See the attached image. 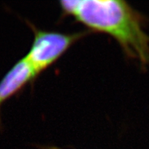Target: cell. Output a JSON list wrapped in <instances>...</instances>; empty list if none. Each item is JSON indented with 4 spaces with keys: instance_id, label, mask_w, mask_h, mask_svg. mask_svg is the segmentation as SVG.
I'll list each match as a JSON object with an SVG mask.
<instances>
[{
    "instance_id": "7a4b0ae2",
    "label": "cell",
    "mask_w": 149,
    "mask_h": 149,
    "mask_svg": "<svg viewBox=\"0 0 149 149\" xmlns=\"http://www.w3.org/2000/svg\"><path fill=\"white\" fill-rule=\"evenodd\" d=\"M32 28L34 38L26 57L37 75L53 65L74 42L86 34V32L62 33L37 29L34 27Z\"/></svg>"
},
{
    "instance_id": "3957f363",
    "label": "cell",
    "mask_w": 149,
    "mask_h": 149,
    "mask_svg": "<svg viewBox=\"0 0 149 149\" xmlns=\"http://www.w3.org/2000/svg\"><path fill=\"white\" fill-rule=\"evenodd\" d=\"M37 76V74L25 56L18 60L0 81V131L2 130L1 117L2 104L19 92L26 84L31 82Z\"/></svg>"
},
{
    "instance_id": "6da1fadb",
    "label": "cell",
    "mask_w": 149,
    "mask_h": 149,
    "mask_svg": "<svg viewBox=\"0 0 149 149\" xmlns=\"http://www.w3.org/2000/svg\"><path fill=\"white\" fill-rule=\"evenodd\" d=\"M59 4L64 14L72 16L89 29L116 39L129 57L149 62L148 37L141 29L139 15L126 2L65 0Z\"/></svg>"
}]
</instances>
